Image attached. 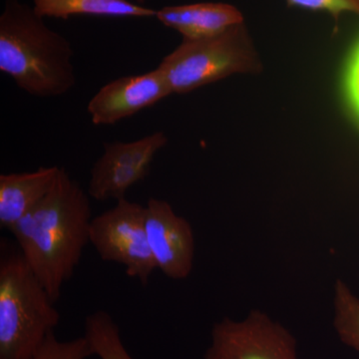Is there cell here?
Listing matches in <instances>:
<instances>
[{
	"label": "cell",
	"instance_id": "cell-3",
	"mask_svg": "<svg viewBox=\"0 0 359 359\" xmlns=\"http://www.w3.org/2000/svg\"><path fill=\"white\" fill-rule=\"evenodd\" d=\"M16 243L0 245V359H32L60 313Z\"/></svg>",
	"mask_w": 359,
	"mask_h": 359
},
{
	"label": "cell",
	"instance_id": "cell-11",
	"mask_svg": "<svg viewBox=\"0 0 359 359\" xmlns=\"http://www.w3.org/2000/svg\"><path fill=\"white\" fill-rule=\"evenodd\" d=\"M40 18L67 20L73 16L156 18L157 11L129 0H33Z\"/></svg>",
	"mask_w": 359,
	"mask_h": 359
},
{
	"label": "cell",
	"instance_id": "cell-1",
	"mask_svg": "<svg viewBox=\"0 0 359 359\" xmlns=\"http://www.w3.org/2000/svg\"><path fill=\"white\" fill-rule=\"evenodd\" d=\"M90 196L60 167L48 195L11 229L23 257L52 301L74 273L90 243Z\"/></svg>",
	"mask_w": 359,
	"mask_h": 359
},
{
	"label": "cell",
	"instance_id": "cell-15",
	"mask_svg": "<svg viewBox=\"0 0 359 359\" xmlns=\"http://www.w3.org/2000/svg\"><path fill=\"white\" fill-rule=\"evenodd\" d=\"M332 309L335 334L344 346L359 353V297L342 280L334 283Z\"/></svg>",
	"mask_w": 359,
	"mask_h": 359
},
{
	"label": "cell",
	"instance_id": "cell-6",
	"mask_svg": "<svg viewBox=\"0 0 359 359\" xmlns=\"http://www.w3.org/2000/svg\"><path fill=\"white\" fill-rule=\"evenodd\" d=\"M204 359H299L294 335L261 309L214 323Z\"/></svg>",
	"mask_w": 359,
	"mask_h": 359
},
{
	"label": "cell",
	"instance_id": "cell-16",
	"mask_svg": "<svg viewBox=\"0 0 359 359\" xmlns=\"http://www.w3.org/2000/svg\"><path fill=\"white\" fill-rule=\"evenodd\" d=\"M94 355L86 337L69 341H59L53 332H49L32 359H86Z\"/></svg>",
	"mask_w": 359,
	"mask_h": 359
},
{
	"label": "cell",
	"instance_id": "cell-10",
	"mask_svg": "<svg viewBox=\"0 0 359 359\" xmlns=\"http://www.w3.org/2000/svg\"><path fill=\"white\" fill-rule=\"evenodd\" d=\"M60 167H40L33 172L0 175V226L11 231L48 195Z\"/></svg>",
	"mask_w": 359,
	"mask_h": 359
},
{
	"label": "cell",
	"instance_id": "cell-12",
	"mask_svg": "<svg viewBox=\"0 0 359 359\" xmlns=\"http://www.w3.org/2000/svg\"><path fill=\"white\" fill-rule=\"evenodd\" d=\"M147 172L136 168L124 166L99 158L94 163L90 173L88 195L94 200L104 201L123 199L136 184L147 177Z\"/></svg>",
	"mask_w": 359,
	"mask_h": 359
},
{
	"label": "cell",
	"instance_id": "cell-14",
	"mask_svg": "<svg viewBox=\"0 0 359 359\" xmlns=\"http://www.w3.org/2000/svg\"><path fill=\"white\" fill-rule=\"evenodd\" d=\"M84 330L94 355L100 359H134L123 344L119 327L107 311L100 309L89 314Z\"/></svg>",
	"mask_w": 359,
	"mask_h": 359
},
{
	"label": "cell",
	"instance_id": "cell-4",
	"mask_svg": "<svg viewBox=\"0 0 359 359\" xmlns=\"http://www.w3.org/2000/svg\"><path fill=\"white\" fill-rule=\"evenodd\" d=\"M158 68L172 94H186L233 74L259 72L262 63L244 22L210 39H183Z\"/></svg>",
	"mask_w": 359,
	"mask_h": 359
},
{
	"label": "cell",
	"instance_id": "cell-2",
	"mask_svg": "<svg viewBox=\"0 0 359 359\" xmlns=\"http://www.w3.org/2000/svg\"><path fill=\"white\" fill-rule=\"evenodd\" d=\"M72 45L20 0L0 14V71L29 95L62 96L76 84Z\"/></svg>",
	"mask_w": 359,
	"mask_h": 359
},
{
	"label": "cell",
	"instance_id": "cell-8",
	"mask_svg": "<svg viewBox=\"0 0 359 359\" xmlns=\"http://www.w3.org/2000/svg\"><path fill=\"white\" fill-rule=\"evenodd\" d=\"M172 95L159 68L112 80L92 97L87 112L94 125H113Z\"/></svg>",
	"mask_w": 359,
	"mask_h": 359
},
{
	"label": "cell",
	"instance_id": "cell-9",
	"mask_svg": "<svg viewBox=\"0 0 359 359\" xmlns=\"http://www.w3.org/2000/svg\"><path fill=\"white\" fill-rule=\"evenodd\" d=\"M156 18L187 40L217 36L245 22L244 15L237 7L224 2L165 6L158 9Z\"/></svg>",
	"mask_w": 359,
	"mask_h": 359
},
{
	"label": "cell",
	"instance_id": "cell-18",
	"mask_svg": "<svg viewBox=\"0 0 359 359\" xmlns=\"http://www.w3.org/2000/svg\"><path fill=\"white\" fill-rule=\"evenodd\" d=\"M342 91L349 110L359 123V39L344 65Z\"/></svg>",
	"mask_w": 359,
	"mask_h": 359
},
{
	"label": "cell",
	"instance_id": "cell-7",
	"mask_svg": "<svg viewBox=\"0 0 359 359\" xmlns=\"http://www.w3.org/2000/svg\"><path fill=\"white\" fill-rule=\"evenodd\" d=\"M145 226L156 268L171 280L189 278L196 252L195 235L189 221L167 201L150 198L145 205Z\"/></svg>",
	"mask_w": 359,
	"mask_h": 359
},
{
	"label": "cell",
	"instance_id": "cell-13",
	"mask_svg": "<svg viewBox=\"0 0 359 359\" xmlns=\"http://www.w3.org/2000/svg\"><path fill=\"white\" fill-rule=\"evenodd\" d=\"M167 143L168 137L162 131L147 135L136 141L104 143V153L101 158L149 173L156 155Z\"/></svg>",
	"mask_w": 359,
	"mask_h": 359
},
{
	"label": "cell",
	"instance_id": "cell-19",
	"mask_svg": "<svg viewBox=\"0 0 359 359\" xmlns=\"http://www.w3.org/2000/svg\"><path fill=\"white\" fill-rule=\"evenodd\" d=\"M136 1V4H141V6H143L144 4H145L146 0H135Z\"/></svg>",
	"mask_w": 359,
	"mask_h": 359
},
{
	"label": "cell",
	"instance_id": "cell-17",
	"mask_svg": "<svg viewBox=\"0 0 359 359\" xmlns=\"http://www.w3.org/2000/svg\"><path fill=\"white\" fill-rule=\"evenodd\" d=\"M287 6L313 13H327L334 20L335 30L344 14L351 13L359 18V0H287Z\"/></svg>",
	"mask_w": 359,
	"mask_h": 359
},
{
	"label": "cell",
	"instance_id": "cell-5",
	"mask_svg": "<svg viewBox=\"0 0 359 359\" xmlns=\"http://www.w3.org/2000/svg\"><path fill=\"white\" fill-rule=\"evenodd\" d=\"M90 243L103 261L121 264L144 287L157 269L146 233L145 205L126 198L92 219Z\"/></svg>",
	"mask_w": 359,
	"mask_h": 359
}]
</instances>
